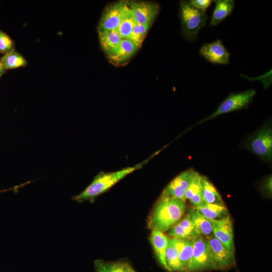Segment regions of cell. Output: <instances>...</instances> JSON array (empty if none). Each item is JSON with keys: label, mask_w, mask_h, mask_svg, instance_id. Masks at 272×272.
<instances>
[{"label": "cell", "mask_w": 272, "mask_h": 272, "mask_svg": "<svg viewBox=\"0 0 272 272\" xmlns=\"http://www.w3.org/2000/svg\"><path fill=\"white\" fill-rule=\"evenodd\" d=\"M185 209V201L161 196L149 217L148 227L152 231H167L181 219Z\"/></svg>", "instance_id": "6da1fadb"}, {"label": "cell", "mask_w": 272, "mask_h": 272, "mask_svg": "<svg viewBox=\"0 0 272 272\" xmlns=\"http://www.w3.org/2000/svg\"><path fill=\"white\" fill-rule=\"evenodd\" d=\"M141 164L127 167L120 170L102 173L97 175L89 185L80 194L73 197L74 201L79 202L93 201L99 195L109 189L121 179L140 168Z\"/></svg>", "instance_id": "7a4b0ae2"}, {"label": "cell", "mask_w": 272, "mask_h": 272, "mask_svg": "<svg viewBox=\"0 0 272 272\" xmlns=\"http://www.w3.org/2000/svg\"><path fill=\"white\" fill-rule=\"evenodd\" d=\"M179 16L183 36L188 41L194 40L200 29L206 25L208 17L206 11L195 8L189 1H182Z\"/></svg>", "instance_id": "3957f363"}, {"label": "cell", "mask_w": 272, "mask_h": 272, "mask_svg": "<svg viewBox=\"0 0 272 272\" xmlns=\"http://www.w3.org/2000/svg\"><path fill=\"white\" fill-rule=\"evenodd\" d=\"M245 148L266 161L272 159V130L265 125L251 135L245 143Z\"/></svg>", "instance_id": "277c9868"}, {"label": "cell", "mask_w": 272, "mask_h": 272, "mask_svg": "<svg viewBox=\"0 0 272 272\" xmlns=\"http://www.w3.org/2000/svg\"><path fill=\"white\" fill-rule=\"evenodd\" d=\"M193 240V252L189 272H202L216 269L207 238L198 236Z\"/></svg>", "instance_id": "5b68a950"}, {"label": "cell", "mask_w": 272, "mask_h": 272, "mask_svg": "<svg viewBox=\"0 0 272 272\" xmlns=\"http://www.w3.org/2000/svg\"><path fill=\"white\" fill-rule=\"evenodd\" d=\"M256 93L254 89H249L243 92L231 93L213 113L201 120L199 123L214 119L221 114L246 108L251 102Z\"/></svg>", "instance_id": "8992f818"}, {"label": "cell", "mask_w": 272, "mask_h": 272, "mask_svg": "<svg viewBox=\"0 0 272 272\" xmlns=\"http://www.w3.org/2000/svg\"><path fill=\"white\" fill-rule=\"evenodd\" d=\"M128 1H120L107 6L103 11L98 31L116 30L128 7Z\"/></svg>", "instance_id": "52a82bcc"}, {"label": "cell", "mask_w": 272, "mask_h": 272, "mask_svg": "<svg viewBox=\"0 0 272 272\" xmlns=\"http://www.w3.org/2000/svg\"><path fill=\"white\" fill-rule=\"evenodd\" d=\"M206 238L216 269L226 270L235 265L234 253L213 235Z\"/></svg>", "instance_id": "ba28073f"}, {"label": "cell", "mask_w": 272, "mask_h": 272, "mask_svg": "<svg viewBox=\"0 0 272 272\" xmlns=\"http://www.w3.org/2000/svg\"><path fill=\"white\" fill-rule=\"evenodd\" d=\"M128 3L137 24L151 26L160 12V6L155 2L130 1Z\"/></svg>", "instance_id": "9c48e42d"}, {"label": "cell", "mask_w": 272, "mask_h": 272, "mask_svg": "<svg viewBox=\"0 0 272 272\" xmlns=\"http://www.w3.org/2000/svg\"><path fill=\"white\" fill-rule=\"evenodd\" d=\"M196 173L192 169L181 173L168 184L161 196L185 201L186 191Z\"/></svg>", "instance_id": "30bf717a"}, {"label": "cell", "mask_w": 272, "mask_h": 272, "mask_svg": "<svg viewBox=\"0 0 272 272\" xmlns=\"http://www.w3.org/2000/svg\"><path fill=\"white\" fill-rule=\"evenodd\" d=\"M199 53L205 60L214 64L230 63V53L220 39L204 43L199 49Z\"/></svg>", "instance_id": "8fae6325"}, {"label": "cell", "mask_w": 272, "mask_h": 272, "mask_svg": "<svg viewBox=\"0 0 272 272\" xmlns=\"http://www.w3.org/2000/svg\"><path fill=\"white\" fill-rule=\"evenodd\" d=\"M212 235L223 243L231 252L234 253L232 222L229 216L217 220H211Z\"/></svg>", "instance_id": "7c38bea8"}, {"label": "cell", "mask_w": 272, "mask_h": 272, "mask_svg": "<svg viewBox=\"0 0 272 272\" xmlns=\"http://www.w3.org/2000/svg\"><path fill=\"white\" fill-rule=\"evenodd\" d=\"M138 49L129 39H122L117 48L107 58L113 64L120 65L127 62Z\"/></svg>", "instance_id": "4fadbf2b"}, {"label": "cell", "mask_w": 272, "mask_h": 272, "mask_svg": "<svg viewBox=\"0 0 272 272\" xmlns=\"http://www.w3.org/2000/svg\"><path fill=\"white\" fill-rule=\"evenodd\" d=\"M150 241L158 261L165 270L169 271L166 261L168 238L163 232L153 230L150 236Z\"/></svg>", "instance_id": "5bb4252c"}, {"label": "cell", "mask_w": 272, "mask_h": 272, "mask_svg": "<svg viewBox=\"0 0 272 272\" xmlns=\"http://www.w3.org/2000/svg\"><path fill=\"white\" fill-rule=\"evenodd\" d=\"M186 214L191 220L194 231L199 236L208 237L213 235L211 220L201 215L194 208L189 209Z\"/></svg>", "instance_id": "9a60e30c"}, {"label": "cell", "mask_w": 272, "mask_h": 272, "mask_svg": "<svg viewBox=\"0 0 272 272\" xmlns=\"http://www.w3.org/2000/svg\"><path fill=\"white\" fill-rule=\"evenodd\" d=\"M174 239L179 252L180 272H189L193 252V240L191 238Z\"/></svg>", "instance_id": "2e32d148"}, {"label": "cell", "mask_w": 272, "mask_h": 272, "mask_svg": "<svg viewBox=\"0 0 272 272\" xmlns=\"http://www.w3.org/2000/svg\"><path fill=\"white\" fill-rule=\"evenodd\" d=\"M215 8L211 19L210 26H216L229 16L235 7L233 0H216Z\"/></svg>", "instance_id": "e0dca14e"}, {"label": "cell", "mask_w": 272, "mask_h": 272, "mask_svg": "<svg viewBox=\"0 0 272 272\" xmlns=\"http://www.w3.org/2000/svg\"><path fill=\"white\" fill-rule=\"evenodd\" d=\"M99 42L105 53L108 56L112 54L122 39L117 30L98 31Z\"/></svg>", "instance_id": "ac0fdd59"}, {"label": "cell", "mask_w": 272, "mask_h": 272, "mask_svg": "<svg viewBox=\"0 0 272 272\" xmlns=\"http://www.w3.org/2000/svg\"><path fill=\"white\" fill-rule=\"evenodd\" d=\"M194 208L210 220L223 219L230 216L225 206L210 204L203 202L200 205Z\"/></svg>", "instance_id": "d6986e66"}, {"label": "cell", "mask_w": 272, "mask_h": 272, "mask_svg": "<svg viewBox=\"0 0 272 272\" xmlns=\"http://www.w3.org/2000/svg\"><path fill=\"white\" fill-rule=\"evenodd\" d=\"M200 184L203 202L225 206L223 200L214 185L205 176H200Z\"/></svg>", "instance_id": "ffe728a7"}, {"label": "cell", "mask_w": 272, "mask_h": 272, "mask_svg": "<svg viewBox=\"0 0 272 272\" xmlns=\"http://www.w3.org/2000/svg\"><path fill=\"white\" fill-rule=\"evenodd\" d=\"M200 176L201 175L198 173H196L185 192V200H189L194 208L203 202L200 184Z\"/></svg>", "instance_id": "44dd1931"}, {"label": "cell", "mask_w": 272, "mask_h": 272, "mask_svg": "<svg viewBox=\"0 0 272 272\" xmlns=\"http://www.w3.org/2000/svg\"><path fill=\"white\" fill-rule=\"evenodd\" d=\"M166 261L169 271H180L179 252L174 238H168Z\"/></svg>", "instance_id": "7402d4cb"}, {"label": "cell", "mask_w": 272, "mask_h": 272, "mask_svg": "<svg viewBox=\"0 0 272 272\" xmlns=\"http://www.w3.org/2000/svg\"><path fill=\"white\" fill-rule=\"evenodd\" d=\"M96 272H135L132 267L124 261H95Z\"/></svg>", "instance_id": "603a6c76"}, {"label": "cell", "mask_w": 272, "mask_h": 272, "mask_svg": "<svg viewBox=\"0 0 272 272\" xmlns=\"http://www.w3.org/2000/svg\"><path fill=\"white\" fill-rule=\"evenodd\" d=\"M1 60L5 71L23 67L27 64L26 59L15 49L4 54Z\"/></svg>", "instance_id": "cb8c5ba5"}, {"label": "cell", "mask_w": 272, "mask_h": 272, "mask_svg": "<svg viewBox=\"0 0 272 272\" xmlns=\"http://www.w3.org/2000/svg\"><path fill=\"white\" fill-rule=\"evenodd\" d=\"M136 24V21L129 8L128 3V7L116 30L122 39H128L131 32Z\"/></svg>", "instance_id": "d4e9b609"}, {"label": "cell", "mask_w": 272, "mask_h": 272, "mask_svg": "<svg viewBox=\"0 0 272 272\" xmlns=\"http://www.w3.org/2000/svg\"><path fill=\"white\" fill-rule=\"evenodd\" d=\"M151 26L137 24L134 27L128 39L139 49L145 40Z\"/></svg>", "instance_id": "484cf974"}, {"label": "cell", "mask_w": 272, "mask_h": 272, "mask_svg": "<svg viewBox=\"0 0 272 272\" xmlns=\"http://www.w3.org/2000/svg\"><path fill=\"white\" fill-rule=\"evenodd\" d=\"M168 235L175 239H193L199 236L194 231L182 227L178 223L167 231Z\"/></svg>", "instance_id": "4316f807"}, {"label": "cell", "mask_w": 272, "mask_h": 272, "mask_svg": "<svg viewBox=\"0 0 272 272\" xmlns=\"http://www.w3.org/2000/svg\"><path fill=\"white\" fill-rule=\"evenodd\" d=\"M14 49V44L12 39L0 30V52L5 54Z\"/></svg>", "instance_id": "83f0119b"}, {"label": "cell", "mask_w": 272, "mask_h": 272, "mask_svg": "<svg viewBox=\"0 0 272 272\" xmlns=\"http://www.w3.org/2000/svg\"><path fill=\"white\" fill-rule=\"evenodd\" d=\"M272 177L270 175L266 177L261 183V189L263 192L268 196L271 195L272 193Z\"/></svg>", "instance_id": "f1b7e54d"}, {"label": "cell", "mask_w": 272, "mask_h": 272, "mask_svg": "<svg viewBox=\"0 0 272 272\" xmlns=\"http://www.w3.org/2000/svg\"><path fill=\"white\" fill-rule=\"evenodd\" d=\"M189 2L195 8L206 11L211 5L213 1L211 0H191Z\"/></svg>", "instance_id": "f546056e"}, {"label": "cell", "mask_w": 272, "mask_h": 272, "mask_svg": "<svg viewBox=\"0 0 272 272\" xmlns=\"http://www.w3.org/2000/svg\"><path fill=\"white\" fill-rule=\"evenodd\" d=\"M5 70H4L3 64L2 63L1 58H0V78L4 73Z\"/></svg>", "instance_id": "4dcf8cb0"}, {"label": "cell", "mask_w": 272, "mask_h": 272, "mask_svg": "<svg viewBox=\"0 0 272 272\" xmlns=\"http://www.w3.org/2000/svg\"><path fill=\"white\" fill-rule=\"evenodd\" d=\"M12 189V188L10 189H8V190H0V193L3 191H7L8 190H11Z\"/></svg>", "instance_id": "1f68e13d"}]
</instances>
